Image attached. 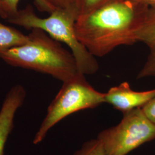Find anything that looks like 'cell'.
Returning a JSON list of instances; mask_svg holds the SVG:
<instances>
[{
    "label": "cell",
    "mask_w": 155,
    "mask_h": 155,
    "mask_svg": "<svg viewBox=\"0 0 155 155\" xmlns=\"http://www.w3.org/2000/svg\"><path fill=\"white\" fill-rule=\"evenodd\" d=\"M104 103L105 93L94 89L86 81L83 73L79 72L74 77L63 82L34 136L33 144L41 143L50 130L67 117L78 111L94 109Z\"/></svg>",
    "instance_id": "277c9868"
},
{
    "label": "cell",
    "mask_w": 155,
    "mask_h": 155,
    "mask_svg": "<svg viewBox=\"0 0 155 155\" xmlns=\"http://www.w3.org/2000/svg\"><path fill=\"white\" fill-rule=\"evenodd\" d=\"M24 45L12 48L0 55V59L12 66L50 75L63 82L80 71L71 52L44 31L34 28Z\"/></svg>",
    "instance_id": "7a4b0ae2"
},
{
    "label": "cell",
    "mask_w": 155,
    "mask_h": 155,
    "mask_svg": "<svg viewBox=\"0 0 155 155\" xmlns=\"http://www.w3.org/2000/svg\"><path fill=\"white\" fill-rule=\"evenodd\" d=\"M73 155H105L103 145L97 139L85 142Z\"/></svg>",
    "instance_id": "7c38bea8"
},
{
    "label": "cell",
    "mask_w": 155,
    "mask_h": 155,
    "mask_svg": "<svg viewBox=\"0 0 155 155\" xmlns=\"http://www.w3.org/2000/svg\"><path fill=\"white\" fill-rule=\"evenodd\" d=\"M141 4L142 5L147 6L149 8H155V0H131Z\"/></svg>",
    "instance_id": "9a60e30c"
},
{
    "label": "cell",
    "mask_w": 155,
    "mask_h": 155,
    "mask_svg": "<svg viewBox=\"0 0 155 155\" xmlns=\"http://www.w3.org/2000/svg\"><path fill=\"white\" fill-rule=\"evenodd\" d=\"M141 108L145 116L155 125V96Z\"/></svg>",
    "instance_id": "5bb4252c"
},
{
    "label": "cell",
    "mask_w": 155,
    "mask_h": 155,
    "mask_svg": "<svg viewBox=\"0 0 155 155\" xmlns=\"http://www.w3.org/2000/svg\"><path fill=\"white\" fill-rule=\"evenodd\" d=\"M55 8L67 9L75 12L77 15L75 0H48Z\"/></svg>",
    "instance_id": "4fadbf2b"
},
{
    "label": "cell",
    "mask_w": 155,
    "mask_h": 155,
    "mask_svg": "<svg viewBox=\"0 0 155 155\" xmlns=\"http://www.w3.org/2000/svg\"><path fill=\"white\" fill-rule=\"evenodd\" d=\"M27 95L21 84H16L9 90L0 109V155H4L6 143L15 125L17 111L22 106Z\"/></svg>",
    "instance_id": "8992f818"
},
{
    "label": "cell",
    "mask_w": 155,
    "mask_h": 155,
    "mask_svg": "<svg viewBox=\"0 0 155 155\" xmlns=\"http://www.w3.org/2000/svg\"><path fill=\"white\" fill-rule=\"evenodd\" d=\"M135 38L137 42L143 43L149 48V55L137 79L155 77V8H148Z\"/></svg>",
    "instance_id": "ba28073f"
},
{
    "label": "cell",
    "mask_w": 155,
    "mask_h": 155,
    "mask_svg": "<svg viewBox=\"0 0 155 155\" xmlns=\"http://www.w3.org/2000/svg\"><path fill=\"white\" fill-rule=\"evenodd\" d=\"M155 96V89L136 91L127 82L113 87L105 93V103L112 106L123 114L141 107Z\"/></svg>",
    "instance_id": "52a82bcc"
},
{
    "label": "cell",
    "mask_w": 155,
    "mask_h": 155,
    "mask_svg": "<svg viewBox=\"0 0 155 155\" xmlns=\"http://www.w3.org/2000/svg\"><path fill=\"white\" fill-rule=\"evenodd\" d=\"M77 19L75 12L60 8H56L46 18H40L28 5L7 21L29 30L41 29L52 38L66 44L75 58L79 71L84 75L93 74L97 72L99 65L95 56L78 38L75 30Z\"/></svg>",
    "instance_id": "3957f363"
},
{
    "label": "cell",
    "mask_w": 155,
    "mask_h": 155,
    "mask_svg": "<svg viewBox=\"0 0 155 155\" xmlns=\"http://www.w3.org/2000/svg\"><path fill=\"white\" fill-rule=\"evenodd\" d=\"M0 16L2 18L8 20L9 18V15L6 10L5 7L0 1Z\"/></svg>",
    "instance_id": "2e32d148"
},
{
    "label": "cell",
    "mask_w": 155,
    "mask_h": 155,
    "mask_svg": "<svg viewBox=\"0 0 155 155\" xmlns=\"http://www.w3.org/2000/svg\"><path fill=\"white\" fill-rule=\"evenodd\" d=\"M28 35L0 22V55L7 50L26 43Z\"/></svg>",
    "instance_id": "9c48e42d"
},
{
    "label": "cell",
    "mask_w": 155,
    "mask_h": 155,
    "mask_svg": "<svg viewBox=\"0 0 155 155\" xmlns=\"http://www.w3.org/2000/svg\"><path fill=\"white\" fill-rule=\"evenodd\" d=\"M148 8L131 0H113L78 18V38L95 57L105 56L121 45H133Z\"/></svg>",
    "instance_id": "6da1fadb"
},
{
    "label": "cell",
    "mask_w": 155,
    "mask_h": 155,
    "mask_svg": "<svg viewBox=\"0 0 155 155\" xmlns=\"http://www.w3.org/2000/svg\"><path fill=\"white\" fill-rule=\"evenodd\" d=\"M5 7L6 10L9 15V18L16 15L18 11V5L20 0H0ZM35 4L40 11L51 13L56 8L51 4L48 0H34Z\"/></svg>",
    "instance_id": "30bf717a"
},
{
    "label": "cell",
    "mask_w": 155,
    "mask_h": 155,
    "mask_svg": "<svg viewBox=\"0 0 155 155\" xmlns=\"http://www.w3.org/2000/svg\"><path fill=\"white\" fill-rule=\"evenodd\" d=\"M123 114L118 124L98 134L97 139L102 144L105 155H127L155 139V125L141 107Z\"/></svg>",
    "instance_id": "5b68a950"
},
{
    "label": "cell",
    "mask_w": 155,
    "mask_h": 155,
    "mask_svg": "<svg viewBox=\"0 0 155 155\" xmlns=\"http://www.w3.org/2000/svg\"><path fill=\"white\" fill-rule=\"evenodd\" d=\"M113 0H75L77 18L85 16Z\"/></svg>",
    "instance_id": "8fae6325"
}]
</instances>
